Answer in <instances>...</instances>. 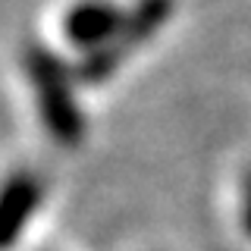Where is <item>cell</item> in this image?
<instances>
[{"label": "cell", "mask_w": 251, "mask_h": 251, "mask_svg": "<svg viewBox=\"0 0 251 251\" xmlns=\"http://www.w3.org/2000/svg\"><path fill=\"white\" fill-rule=\"evenodd\" d=\"M126 13L120 6L107 3V0H82L63 19V35L66 41L78 47V50H98V47H107L116 35L123 31Z\"/></svg>", "instance_id": "3957f363"}, {"label": "cell", "mask_w": 251, "mask_h": 251, "mask_svg": "<svg viewBox=\"0 0 251 251\" xmlns=\"http://www.w3.org/2000/svg\"><path fill=\"white\" fill-rule=\"evenodd\" d=\"M173 6L176 0H138L129 13H126L123 31L113 38L107 47H98V50L82 53L75 66V82L82 85H104L116 75V69L129 60V53L135 50L138 44L151 41V38L167 25V19L173 16Z\"/></svg>", "instance_id": "7a4b0ae2"}, {"label": "cell", "mask_w": 251, "mask_h": 251, "mask_svg": "<svg viewBox=\"0 0 251 251\" xmlns=\"http://www.w3.org/2000/svg\"><path fill=\"white\" fill-rule=\"evenodd\" d=\"M242 226H245V235H251V170L245 176V188H242Z\"/></svg>", "instance_id": "5b68a950"}, {"label": "cell", "mask_w": 251, "mask_h": 251, "mask_svg": "<svg viewBox=\"0 0 251 251\" xmlns=\"http://www.w3.org/2000/svg\"><path fill=\"white\" fill-rule=\"evenodd\" d=\"M25 69L35 85L38 113L44 120L47 135L63 148H75L85 138V116L73 91L75 69H69L57 53L41 44H31L25 50Z\"/></svg>", "instance_id": "6da1fadb"}, {"label": "cell", "mask_w": 251, "mask_h": 251, "mask_svg": "<svg viewBox=\"0 0 251 251\" xmlns=\"http://www.w3.org/2000/svg\"><path fill=\"white\" fill-rule=\"evenodd\" d=\"M38 201H41V182L31 173H13L6 179L0 195V248L3 251L16 245L31 214L38 210Z\"/></svg>", "instance_id": "277c9868"}]
</instances>
